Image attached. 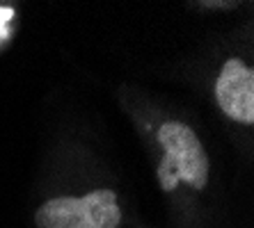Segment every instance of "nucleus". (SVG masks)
<instances>
[{
	"mask_svg": "<svg viewBox=\"0 0 254 228\" xmlns=\"http://www.w3.org/2000/svg\"><path fill=\"white\" fill-rule=\"evenodd\" d=\"M158 141L165 155L158 167L163 189L172 192L177 182H188L195 189H204L208 182V158L199 137L181 121H167L158 133Z\"/></svg>",
	"mask_w": 254,
	"mask_h": 228,
	"instance_id": "1",
	"label": "nucleus"
},
{
	"mask_svg": "<svg viewBox=\"0 0 254 228\" xmlns=\"http://www.w3.org/2000/svg\"><path fill=\"white\" fill-rule=\"evenodd\" d=\"M122 222L113 189H96L85 196H58L37 210L39 228H117Z\"/></svg>",
	"mask_w": 254,
	"mask_h": 228,
	"instance_id": "2",
	"label": "nucleus"
},
{
	"mask_svg": "<svg viewBox=\"0 0 254 228\" xmlns=\"http://www.w3.org/2000/svg\"><path fill=\"white\" fill-rule=\"evenodd\" d=\"M215 98L229 119L245 126L254 123V71L241 59L225 62L215 82Z\"/></svg>",
	"mask_w": 254,
	"mask_h": 228,
	"instance_id": "3",
	"label": "nucleus"
},
{
	"mask_svg": "<svg viewBox=\"0 0 254 228\" xmlns=\"http://www.w3.org/2000/svg\"><path fill=\"white\" fill-rule=\"evenodd\" d=\"M9 16H12V9H0V37H2V25Z\"/></svg>",
	"mask_w": 254,
	"mask_h": 228,
	"instance_id": "4",
	"label": "nucleus"
}]
</instances>
